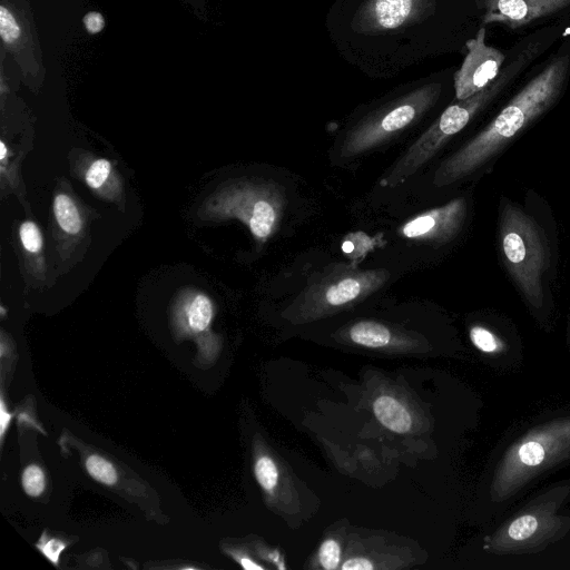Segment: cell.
Returning a JSON list of instances; mask_svg holds the SVG:
<instances>
[{"mask_svg": "<svg viewBox=\"0 0 570 570\" xmlns=\"http://www.w3.org/2000/svg\"><path fill=\"white\" fill-rule=\"evenodd\" d=\"M570 71V56L553 58L483 128L436 169L433 184H452L481 167L557 101Z\"/></svg>", "mask_w": 570, "mask_h": 570, "instance_id": "obj_1", "label": "cell"}, {"mask_svg": "<svg viewBox=\"0 0 570 570\" xmlns=\"http://www.w3.org/2000/svg\"><path fill=\"white\" fill-rule=\"evenodd\" d=\"M538 55L539 43H529L488 86L471 97L456 100L450 105L390 168L381 178L379 185L385 188H393L403 184L430 160L452 136L461 131L481 109L510 85Z\"/></svg>", "mask_w": 570, "mask_h": 570, "instance_id": "obj_2", "label": "cell"}, {"mask_svg": "<svg viewBox=\"0 0 570 570\" xmlns=\"http://www.w3.org/2000/svg\"><path fill=\"white\" fill-rule=\"evenodd\" d=\"M284 206V193L274 181L242 178L222 185L208 196L198 215L212 220L238 219L263 244L278 228Z\"/></svg>", "mask_w": 570, "mask_h": 570, "instance_id": "obj_3", "label": "cell"}, {"mask_svg": "<svg viewBox=\"0 0 570 570\" xmlns=\"http://www.w3.org/2000/svg\"><path fill=\"white\" fill-rule=\"evenodd\" d=\"M500 240L505 266L517 286L532 305L541 306L548 252L538 224L507 203L500 215Z\"/></svg>", "mask_w": 570, "mask_h": 570, "instance_id": "obj_4", "label": "cell"}, {"mask_svg": "<svg viewBox=\"0 0 570 570\" xmlns=\"http://www.w3.org/2000/svg\"><path fill=\"white\" fill-rule=\"evenodd\" d=\"M441 91V83L431 82L374 110L346 134L341 156H357L392 139L434 106Z\"/></svg>", "mask_w": 570, "mask_h": 570, "instance_id": "obj_5", "label": "cell"}, {"mask_svg": "<svg viewBox=\"0 0 570 570\" xmlns=\"http://www.w3.org/2000/svg\"><path fill=\"white\" fill-rule=\"evenodd\" d=\"M390 277L386 269L358 271L341 266L306 287L299 303L306 308L330 311L354 304L381 288Z\"/></svg>", "mask_w": 570, "mask_h": 570, "instance_id": "obj_6", "label": "cell"}, {"mask_svg": "<svg viewBox=\"0 0 570 570\" xmlns=\"http://www.w3.org/2000/svg\"><path fill=\"white\" fill-rule=\"evenodd\" d=\"M214 304L202 291L187 288L177 295L171 307V325L177 338H194L199 356L209 362L219 348V341L210 333Z\"/></svg>", "mask_w": 570, "mask_h": 570, "instance_id": "obj_7", "label": "cell"}, {"mask_svg": "<svg viewBox=\"0 0 570 570\" xmlns=\"http://www.w3.org/2000/svg\"><path fill=\"white\" fill-rule=\"evenodd\" d=\"M435 8L436 0H366L351 26L360 33L397 30L428 19Z\"/></svg>", "mask_w": 570, "mask_h": 570, "instance_id": "obj_8", "label": "cell"}, {"mask_svg": "<svg viewBox=\"0 0 570 570\" xmlns=\"http://www.w3.org/2000/svg\"><path fill=\"white\" fill-rule=\"evenodd\" d=\"M466 53L454 73L455 99L462 100L488 86L501 71L505 55L485 42V28L466 41Z\"/></svg>", "mask_w": 570, "mask_h": 570, "instance_id": "obj_9", "label": "cell"}, {"mask_svg": "<svg viewBox=\"0 0 570 570\" xmlns=\"http://www.w3.org/2000/svg\"><path fill=\"white\" fill-rule=\"evenodd\" d=\"M465 217L466 202L456 198L413 217L400 228V234L405 238L433 244L448 243L460 232Z\"/></svg>", "mask_w": 570, "mask_h": 570, "instance_id": "obj_10", "label": "cell"}, {"mask_svg": "<svg viewBox=\"0 0 570 570\" xmlns=\"http://www.w3.org/2000/svg\"><path fill=\"white\" fill-rule=\"evenodd\" d=\"M482 23L520 29L570 7V0H478Z\"/></svg>", "mask_w": 570, "mask_h": 570, "instance_id": "obj_11", "label": "cell"}, {"mask_svg": "<svg viewBox=\"0 0 570 570\" xmlns=\"http://www.w3.org/2000/svg\"><path fill=\"white\" fill-rule=\"evenodd\" d=\"M87 186L104 198L115 199L120 191V181L111 163L105 158L90 161L83 170Z\"/></svg>", "mask_w": 570, "mask_h": 570, "instance_id": "obj_12", "label": "cell"}, {"mask_svg": "<svg viewBox=\"0 0 570 570\" xmlns=\"http://www.w3.org/2000/svg\"><path fill=\"white\" fill-rule=\"evenodd\" d=\"M376 419L389 430L396 433L410 431L412 419L409 411L396 399L382 395L373 404Z\"/></svg>", "mask_w": 570, "mask_h": 570, "instance_id": "obj_13", "label": "cell"}, {"mask_svg": "<svg viewBox=\"0 0 570 570\" xmlns=\"http://www.w3.org/2000/svg\"><path fill=\"white\" fill-rule=\"evenodd\" d=\"M53 215L59 229L67 236H77L83 228V217L75 199L59 193L53 199Z\"/></svg>", "mask_w": 570, "mask_h": 570, "instance_id": "obj_14", "label": "cell"}, {"mask_svg": "<svg viewBox=\"0 0 570 570\" xmlns=\"http://www.w3.org/2000/svg\"><path fill=\"white\" fill-rule=\"evenodd\" d=\"M348 335L352 342L366 347H383L392 340L390 328L373 321L355 323L348 330Z\"/></svg>", "mask_w": 570, "mask_h": 570, "instance_id": "obj_15", "label": "cell"}, {"mask_svg": "<svg viewBox=\"0 0 570 570\" xmlns=\"http://www.w3.org/2000/svg\"><path fill=\"white\" fill-rule=\"evenodd\" d=\"M85 466L87 472L102 484L112 485L117 481L118 475L115 466L98 454L89 455L86 459Z\"/></svg>", "mask_w": 570, "mask_h": 570, "instance_id": "obj_16", "label": "cell"}, {"mask_svg": "<svg viewBox=\"0 0 570 570\" xmlns=\"http://www.w3.org/2000/svg\"><path fill=\"white\" fill-rule=\"evenodd\" d=\"M19 238L23 249L30 255H39L43 247V237L39 226L32 220H24L19 227Z\"/></svg>", "mask_w": 570, "mask_h": 570, "instance_id": "obj_17", "label": "cell"}, {"mask_svg": "<svg viewBox=\"0 0 570 570\" xmlns=\"http://www.w3.org/2000/svg\"><path fill=\"white\" fill-rule=\"evenodd\" d=\"M255 476L264 490L273 491L278 481V470L275 462L267 455L258 458L255 463Z\"/></svg>", "mask_w": 570, "mask_h": 570, "instance_id": "obj_18", "label": "cell"}, {"mask_svg": "<svg viewBox=\"0 0 570 570\" xmlns=\"http://www.w3.org/2000/svg\"><path fill=\"white\" fill-rule=\"evenodd\" d=\"M24 492L30 497H39L46 487V478L42 469L37 464L28 465L21 476Z\"/></svg>", "mask_w": 570, "mask_h": 570, "instance_id": "obj_19", "label": "cell"}, {"mask_svg": "<svg viewBox=\"0 0 570 570\" xmlns=\"http://www.w3.org/2000/svg\"><path fill=\"white\" fill-rule=\"evenodd\" d=\"M0 33L2 40L10 45L20 37V27L17 23L12 13L6 8H0Z\"/></svg>", "mask_w": 570, "mask_h": 570, "instance_id": "obj_20", "label": "cell"}, {"mask_svg": "<svg viewBox=\"0 0 570 570\" xmlns=\"http://www.w3.org/2000/svg\"><path fill=\"white\" fill-rule=\"evenodd\" d=\"M538 528V521L532 515H523L514 520L509 527L508 534L514 540L529 538Z\"/></svg>", "mask_w": 570, "mask_h": 570, "instance_id": "obj_21", "label": "cell"}, {"mask_svg": "<svg viewBox=\"0 0 570 570\" xmlns=\"http://www.w3.org/2000/svg\"><path fill=\"white\" fill-rule=\"evenodd\" d=\"M36 546L41 553L50 560V562L57 566L59 557L65 550L67 542L57 538H48L43 532Z\"/></svg>", "mask_w": 570, "mask_h": 570, "instance_id": "obj_22", "label": "cell"}, {"mask_svg": "<svg viewBox=\"0 0 570 570\" xmlns=\"http://www.w3.org/2000/svg\"><path fill=\"white\" fill-rule=\"evenodd\" d=\"M341 549L335 540L324 541L320 548L318 557L323 568L333 570L340 563Z\"/></svg>", "mask_w": 570, "mask_h": 570, "instance_id": "obj_23", "label": "cell"}, {"mask_svg": "<svg viewBox=\"0 0 570 570\" xmlns=\"http://www.w3.org/2000/svg\"><path fill=\"white\" fill-rule=\"evenodd\" d=\"M470 337L473 344L483 352H493L498 348V340L488 330L475 326L470 332Z\"/></svg>", "mask_w": 570, "mask_h": 570, "instance_id": "obj_24", "label": "cell"}, {"mask_svg": "<svg viewBox=\"0 0 570 570\" xmlns=\"http://www.w3.org/2000/svg\"><path fill=\"white\" fill-rule=\"evenodd\" d=\"M519 458L527 465H538L544 459V450L537 442H527L519 449Z\"/></svg>", "mask_w": 570, "mask_h": 570, "instance_id": "obj_25", "label": "cell"}, {"mask_svg": "<svg viewBox=\"0 0 570 570\" xmlns=\"http://www.w3.org/2000/svg\"><path fill=\"white\" fill-rule=\"evenodd\" d=\"M86 30L90 33H98L105 27L104 17L96 11L87 13L83 18Z\"/></svg>", "mask_w": 570, "mask_h": 570, "instance_id": "obj_26", "label": "cell"}, {"mask_svg": "<svg viewBox=\"0 0 570 570\" xmlns=\"http://www.w3.org/2000/svg\"><path fill=\"white\" fill-rule=\"evenodd\" d=\"M11 421V414L9 413L4 399L1 396L0 399V438L1 442L4 439L6 431L9 426V423Z\"/></svg>", "mask_w": 570, "mask_h": 570, "instance_id": "obj_27", "label": "cell"}, {"mask_svg": "<svg viewBox=\"0 0 570 570\" xmlns=\"http://www.w3.org/2000/svg\"><path fill=\"white\" fill-rule=\"evenodd\" d=\"M374 566L371 563V561L366 559H350L345 561L342 566V569L344 570H372Z\"/></svg>", "mask_w": 570, "mask_h": 570, "instance_id": "obj_28", "label": "cell"}, {"mask_svg": "<svg viewBox=\"0 0 570 570\" xmlns=\"http://www.w3.org/2000/svg\"><path fill=\"white\" fill-rule=\"evenodd\" d=\"M237 560L239 562V564L244 568V569H248V570H262L263 567L255 563L253 560H250L249 558H246V557H237Z\"/></svg>", "mask_w": 570, "mask_h": 570, "instance_id": "obj_29", "label": "cell"}]
</instances>
